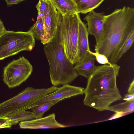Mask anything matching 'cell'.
I'll return each instance as SVG.
<instances>
[{
	"mask_svg": "<svg viewBox=\"0 0 134 134\" xmlns=\"http://www.w3.org/2000/svg\"><path fill=\"white\" fill-rule=\"evenodd\" d=\"M13 125L15 124L8 118H0V129L10 128Z\"/></svg>",
	"mask_w": 134,
	"mask_h": 134,
	"instance_id": "7402d4cb",
	"label": "cell"
},
{
	"mask_svg": "<svg viewBox=\"0 0 134 134\" xmlns=\"http://www.w3.org/2000/svg\"><path fill=\"white\" fill-rule=\"evenodd\" d=\"M84 89L69 84L64 85L54 92L32 102L28 106L27 110L46 102L57 100H62L73 96L83 95Z\"/></svg>",
	"mask_w": 134,
	"mask_h": 134,
	"instance_id": "9c48e42d",
	"label": "cell"
},
{
	"mask_svg": "<svg viewBox=\"0 0 134 134\" xmlns=\"http://www.w3.org/2000/svg\"><path fill=\"white\" fill-rule=\"evenodd\" d=\"M51 87L35 88L28 87L13 97L0 103V118H6L14 113L27 110V108L34 100L41 98L52 92Z\"/></svg>",
	"mask_w": 134,
	"mask_h": 134,
	"instance_id": "8992f818",
	"label": "cell"
},
{
	"mask_svg": "<svg viewBox=\"0 0 134 134\" xmlns=\"http://www.w3.org/2000/svg\"><path fill=\"white\" fill-rule=\"evenodd\" d=\"M33 67L24 57L14 60L4 68L3 80L9 88L19 86L29 77Z\"/></svg>",
	"mask_w": 134,
	"mask_h": 134,
	"instance_id": "52a82bcc",
	"label": "cell"
},
{
	"mask_svg": "<svg viewBox=\"0 0 134 134\" xmlns=\"http://www.w3.org/2000/svg\"><path fill=\"white\" fill-rule=\"evenodd\" d=\"M58 11L63 15L77 13L73 0H50Z\"/></svg>",
	"mask_w": 134,
	"mask_h": 134,
	"instance_id": "5bb4252c",
	"label": "cell"
},
{
	"mask_svg": "<svg viewBox=\"0 0 134 134\" xmlns=\"http://www.w3.org/2000/svg\"><path fill=\"white\" fill-rule=\"evenodd\" d=\"M36 39L42 41L44 34L43 21L41 18L38 16L36 21L34 24L28 31Z\"/></svg>",
	"mask_w": 134,
	"mask_h": 134,
	"instance_id": "e0dca14e",
	"label": "cell"
},
{
	"mask_svg": "<svg viewBox=\"0 0 134 134\" xmlns=\"http://www.w3.org/2000/svg\"><path fill=\"white\" fill-rule=\"evenodd\" d=\"M7 6H9L16 4L24 1V0H4Z\"/></svg>",
	"mask_w": 134,
	"mask_h": 134,
	"instance_id": "603a6c76",
	"label": "cell"
},
{
	"mask_svg": "<svg viewBox=\"0 0 134 134\" xmlns=\"http://www.w3.org/2000/svg\"><path fill=\"white\" fill-rule=\"evenodd\" d=\"M19 125L22 129H54L68 127L57 121L54 113L43 117L21 121L19 123Z\"/></svg>",
	"mask_w": 134,
	"mask_h": 134,
	"instance_id": "30bf717a",
	"label": "cell"
},
{
	"mask_svg": "<svg viewBox=\"0 0 134 134\" xmlns=\"http://www.w3.org/2000/svg\"><path fill=\"white\" fill-rule=\"evenodd\" d=\"M134 99V94H129L125 95L123 100L126 101H128Z\"/></svg>",
	"mask_w": 134,
	"mask_h": 134,
	"instance_id": "d4e9b609",
	"label": "cell"
},
{
	"mask_svg": "<svg viewBox=\"0 0 134 134\" xmlns=\"http://www.w3.org/2000/svg\"><path fill=\"white\" fill-rule=\"evenodd\" d=\"M61 100H55L42 103L31 109L33 113L35 118L43 117L44 114L49 110L53 106Z\"/></svg>",
	"mask_w": 134,
	"mask_h": 134,
	"instance_id": "d6986e66",
	"label": "cell"
},
{
	"mask_svg": "<svg viewBox=\"0 0 134 134\" xmlns=\"http://www.w3.org/2000/svg\"><path fill=\"white\" fill-rule=\"evenodd\" d=\"M104 0H73L77 13L86 14L98 7Z\"/></svg>",
	"mask_w": 134,
	"mask_h": 134,
	"instance_id": "9a60e30c",
	"label": "cell"
},
{
	"mask_svg": "<svg viewBox=\"0 0 134 134\" xmlns=\"http://www.w3.org/2000/svg\"><path fill=\"white\" fill-rule=\"evenodd\" d=\"M127 93L128 94H134V79H133L132 82L130 85L128 89Z\"/></svg>",
	"mask_w": 134,
	"mask_h": 134,
	"instance_id": "cb8c5ba5",
	"label": "cell"
},
{
	"mask_svg": "<svg viewBox=\"0 0 134 134\" xmlns=\"http://www.w3.org/2000/svg\"><path fill=\"white\" fill-rule=\"evenodd\" d=\"M89 52L95 57V60L99 63L103 65L112 64L109 62L108 58L104 55L96 52H93L91 51Z\"/></svg>",
	"mask_w": 134,
	"mask_h": 134,
	"instance_id": "44dd1931",
	"label": "cell"
},
{
	"mask_svg": "<svg viewBox=\"0 0 134 134\" xmlns=\"http://www.w3.org/2000/svg\"><path fill=\"white\" fill-rule=\"evenodd\" d=\"M120 68L116 64L96 66L84 89V105L102 111L122 98L116 83Z\"/></svg>",
	"mask_w": 134,
	"mask_h": 134,
	"instance_id": "7a4b0ae2",
	"label": "cell"
},
{
	"mask_svg": "<svg viewBox=\"0 0 134 134\" xmlns=\"http://www.w3.org/2000/svg\"><path fill=\"white\" fill-rule=\"evenodd\" d=\"M6 30L3 24L2 21L0 19V36Z\"/></svg>",
	"mask_w": 134,
	"mask_h": 134,
	"instance_id": "484cf974",
	"label": "cell"
},
{
	"mask_svg": "<svg viewBox=\"0 0 134 134\" xmlns=\"http://www.w3.org/2000/svg\"><path fill=\"white\" fill-rule=\"evenodd\" d=\"M63 45L66 55L73 65L79 60L78 47V13L63 15L58 11Z\"/></svg>",
	"mask_w": 134,
	"mask_h": 134,
	"instance_id": "277c9868",
	"label": "cell"
},
{
	"mask_svg": "<svg viewBox=\"0 0 134 134\" xmlns=\"http://www.w3.org/2000/svg\"><path fill=\"white\" fill-rule=\"evenodd\" d=\"M83 18L87 22L88 33L95 37L96 44L101 39L103 33L104 22L105 15L104 12L97 13L93 10Z\"/></svg>",
	"mask_w": 134,
	"mask_h": 134,
	"instance_id": "8fae6325",
	"label": "cell"
},
{
	"mask_svg": "<svg viewBox=\"0 0 134 134\" xmlns=\"http://www.w3.org/2000/svg\"><path fill=\"white\" fill-rule=\"evenodd\" d=\"M108 110L119 113H127L134 110V99L126 101L113 105H110Z\"/></svg>",
	"mask_w": 134,
	"mask_h": 134,
	"instance_id": "2e32d148",
	"label": "cell"
},
{
	"mask_svg": "<svg viewBox=\"0 0 134 134\" xmlns=\"http://www.w3.org/2000/svg\"><path fill=\"white\" fill-rule=\"evenodd\" d=\"M6 118H8L13 121L16 125L19 122L34 119L35 118V116L32 111L24 110L11 114Z\"/></svg>",
	"mask_w": 134,
	"mask_h": 134,
	"instance_id": "ac0fdd59",
	"label": "cell"
},
{
	"mask_svg": "<svg viewBox=\"0 0 134 134\" xmlns=\"http://www.w3.org/2000/svg\"><path fill=\"white\" fill-rule=\"evenodd\" d=\"M58 11L50 0H48L46 7L40 16L43 23L44 34L41 43L43 45L51 41L55 37L58 24Z\"/></svg>",
	"mask_w": 134,
	"mask_h": 134,
	"instance_id": "ba28073f",
	"label": "cell"
},
{
	"mask_svg": "<svg viewBox=\"0 0 134 134\" xmlns=\"http://www.w3.org/2000/svg\"><path fill=\"white\" fill-rule=\"evenodd\" d=\"M134 30V9L124 6L105 15L102 35L94 46L96 52L103 54L111 64L119 60L121 47Z\"/></svg>",
	"mask_w": 134,
	"mask_h": 134,
	"instance_id": "6da1fadb",
	"label": "cell"
},
{
	"mask_svg": "<svg viewBox=\"0 0 134 134\" xmlns=\"http://www.w3.org/2000/svg\"><path fill=\"white\" fill-rule=\"evenodd\" d=\"M35 39L28 31L6 30L0 36V60L23 51H31Z\"/></svg>",
	"mask_w": 134,
	"mask_h": 134,
	"instance_id": "5b68a950",
	"label": "cell"
},
{
	"mask_svg": "<svg viewBox=\"0 0 134 134\" xmlns=\"http://www.w3.org/2000/svg\"><path fill=\"white\" fill-rule=\"evenodd\" d=\"M95 57L89 53L83 60L76 63L74 68L78 75L88 78L95 69Z\"/></svg>",
	"mask_w": 134,
	"mask_h": 134,
	"instance_id": "4fadbf2b",
	"label": "cell"
},
{
	"mask_svg": "<svg viewBox=\"0 0 134 134\" xmlns=\"http://www.w3.org/2000/svg\"><path fill=\"white\" fill-rule=\"evenodd\" d=\"M88 34L86 25L82 21L80 16L79 19L78 40V62L83 60L90 51L89 46Z\"/></svg>",
	"mask_w": 134,
	"mask_h": 134,
	"instance_id": "7c38bea8",
	"label": "cell"
},
{
	"mask_svg": "<svg viewBox=\"0 0 134 134\" xmlns=\"http://www.w3.org/2000/svg\"><path fill=\"white\" fill-rule=\"evenodd\" d=\"M44 51L49 65L50 80L53 86L58 87L70 83L77 77L74 65L65 54L58 20L56 35L51 41L44 45Z\"/></svg>",
	"mask_w": 134,
	"mask_h": 134,
	"instance_id": "3957f363",
	"label": "cell"
},
{
	"mask_svg": "<svg viewBox=\"0 0 134 134\" xmlns=\"http://www.w3.org/2000/svg\"><path fill=\"white\" fill-rule=\"evenodd\" d=\"M134 41V30L131 33L120 49L118 55V60L130 48L133 43Z\"/></svg>",
	"mask_w": 134,
	"mask_h": 134,
	"instance_id": "ffe728a7",
	"label": "cell"
}]
</instances>
